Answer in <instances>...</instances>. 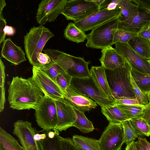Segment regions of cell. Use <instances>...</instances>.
Listing matches in <instances>:
<instances>
[{
	"label": "cell",
	"mask_w": 150,
	"mask_h": 150,
	"mask_svg": "<svg viewBox=\"0 0 150 150\" xmlns=\"http://www.w3.org/2000/svg\"><path fill=\"white\" fill-rule=\"evenodd\" d=\"M8 100L9 107L18 110L35 109L44 96L32 77H13L8 81Z\"/></svg>",
	"instance_id": "6da1fadb"
},
{
	"label": "cell",
	"mask_w": 150,
	"mask_h": 150,
	"mask_svg": "<svg viewBox=\"0 0 150 150\" xmlns=\"http://www.w3.org/2000/svg\"><path fill=\"white\" fill-rule=\"evenodd\" d=\"M131 69L126 62L123 67L113 70L105 69L108 82L115 100L121 98L136 99L131 81Z\"/></svg>",
	"instance_id": "7a4b0ae2"
},
{
	"label": "cell",
	"mask_w": 150,
	"mask_h": 150,
	"mask_svg": "<svg viewBox=\"0 0 150 150\" xmlns=\"http://www.w3.org/2000/svg\"><path fill=\"white\" fill-rule=\"evenodd\" d=\"M54 35L49 29L40 25L31 28L24 36L25 53L31 65H36L38 53L42 52L46 43Z\"/></svg>",
	"instance_id": "3957f363"
},
{
	"label": "cell",
	"mask_w": 150,
	"mask_h": 150,
	"mask_svg": "<svg viewBox=\"0 0 150 150\" xmlns=\"http://www.w3.org/2000/svg\"><path fill=\"white\" fill-rule=\"evenodd\" d=\"M121 15L95 28L87 35L86 46L101 49L112 46L114 34L118 29Z\"/></svg>",
	"instance_id": "277c9868"
},
{
	"label": "cell",
	"mask_w": 150,
	"mask_h": 150,
	"mask_svg": "<svg viewBox=\"0 0 150 150\" xmlns=\"http://www.w3.org/2000/svg\"><path fill=\"white\" fill-rule=\"evenodd\" d=\"M70 86L78 92L92 99L101 108L115 105V100L105 94L91 74L84 77H72Z\"/></svg>",
	"instance_id": "5b68a950"
},
{
	"label": "cell",
	"mask_w": 150,
	"mask_h": 150,
	"mask_svg": "<svg viewBox=\"0 0 150 150\" xmlns=\"http://www.w3.org/2000/svg\"><path fill=\"white\" fill-rule=\"evenodd\" d=\"M35 110L38 125L45 131L54 130L57 117L55 100L44 95Z\"/></svg>",
	"instance_id": "8992f818"
},
{
	"label": "cell",
	"mask_w": 150,
	"mask_h": 150,
	"mask_svg": "<svg viewBox=\"0 0 150 150\" xmlns=\"http://www.w3.org/2000/svg\"><path fill=\"white\" fill-rule=\"evenodd\" d=\"M100 10L92 0H67L61 13L67 20H82Z\"/></svg>",
	"instance_id": "52a82bcc"
},
{
	"label": "cell",
	"mask_w": 150,
	"mask_h": 150,
	"mask_svg": "<svg viewBox=\"0 0 150 150\" xmlns=\"http://www.w3.org/2000/svg\"><path fill=\"white\" fill-rule=\"evenodd\" d=\"M98 140L101 150H120L125 142L122 123L110 122Z\"/></svg>",
	"instance_id": "ba28073f"
},
{
	"label": "cell",
	"mask_w": 150,
	"mask_h": 150,
	"mask_svg": "<svg viewBox=\"0 0 150 150\" xmlns=\"http://www.w3.org/2000/svg\"><path fill=\"white\" fill-rule=\"evenodd\" d=\"M13 133L17 137L23 150H41L39 144L34 138L39 132L33 128L28 121L19 120L13 124Z\"/></svg>",
	"instance_id": "9c48e42d"
},
{
	"label": "cell",
	"mask_w": 150,
	"mask_h": 150,
	"mask_svg": "<svg viewBox=\"0 0 150 150\" xmlns=\"http://www.w3.org/2000/svg\"><path fill=\"white\" fill-rule=\"evenodd\" d=\"M67 0H42L38 5L36 19L40 25L54 22L61 13Z\"/></svg>",
	"instance_id": "30bf717a"
},
{
	"label": "cell",
	"mask_w": 150,
	"mask_h": 150,
	"mask_svg": "<svg viewBox=\"0 0 150 150\" xmlns=\"http://www.w3.org/2000/svg\"><path fill=\"white\" fill-rule=\"evenodd\" d=\"M32 77L44 95L54 100L64 98V94L57 83L40 67L33 66Z\"/></svg>",
	"instance_id": "8fae6325"
},
{
	"label": "cell",
	"mask_w": 150,
	"mask_h": 150,
	"mask_svg": "<svg viewBox=\"0 0 150 150\" xmlns=\"http://www.w3.org/2000/svg\"><path fill=\"white\" fill-rule=\"evenodd\" d=\"M115 49L129 65L135 70L145 74H150V64L135 52L128 43H117Z\"/></svg>",
	"instance_id": "7c38bea8"
},
{
	"label": "cell",
	"mask_w": 150,
	"mask_h": 150,
	"mask_svg": "<svg viewBox=\"0 0 150 150\" xmlns=\"http://www.w3.org/2000/svg\"><path fill=\"white\" fill-rule=\"evenodd\" d=\"M120 9L118 6L115 9L109 10L105 8L100 10L84 19L74 23L84 32L92 30L98 26L121 15Z\"/></svg>",
	"instance_id": "4fadbf2b"
},
{
	"label": "cell",
	"mask_w": 150,
	"mask_h": 150,
	"mask_svg": "<svg viewBox=\"0 0 150 150\" xmlns=\"http://www.w3.org/2000/svg\"><path fill=\"white\" fill-rule=\"evenodd\" d=\"M57 120L55 130L62 132L72 127L76 115L74 107L64 98L55 100Z\"/></svg>",
	"instance_id": "5bb4252c"
},
{
	"label": "cell",
	"mask_w": 150,
	"mask_h": 150,
	"mask_svg": "<svg viewBox=\"0 0 150 150\" xmlns=\"http://www.w3.org/2000/svg\"><path fill=\"white\" fill-rule=\"evenodd\" d=\"M64 98L77 110L84 112L97 106V103L78 92L70 85L64 93Z\"/></svg>",
	"instance_id": "9a60e30c"
},
{
	"label": "cell",
	"mask_w": 150,
	"mask_h": 150,
	"mask_svg": "<svg viewBox=\"0 0 150 150\" xmlns=\"http://www.w3.org/2000/svg\"><path fill=\"white\" fill-rule=\"evenodd\" d=\"M1 53L2 57L14 65L27 60L21 47L15 45L10 38L6 39L3 42Z\"/></svg>",
	"instance_id": "2e32d148"
},
{
	"label": "cell",
	"mask_w": 150,
	"mask_h": 150,
	"mask_svg": "<svg viewBox=\"0 0 150 150\" xmlns=\"http://www.w3.org/2000/svg\"><path fill=\"white\" fill-rule=\"evenodd\" d=\"M149 21L150 12L139 8L137 13L126 20L120 21L118 28L137 34L142 25Z\"/></svg>",
	"instance_id": "e0dca14e"
},
{
	"label": "cell",
	"mask_w": 150,
	"mask_h": 150,
	"mask_svg": "<svg viewBox=\"0 0 150 150\" xmlns=\"http://www.w3.org/2000/svg\"><path fill=\"white\" fill-rule=\"evenodd\" d=\"M101 52L99 59L101 66L105 69L113 70L125 65V60L112 46L103 49Z\"/></svg>",
	"instance_id": "ac0fdd59"
},
{
	"label": "cell",
	"mask_w": 150,
	"mask_h": 150,
	"mask_svg": "<svg viewBox=\"0 0 150 150\" xmlns=\"http://www.w3.org/2000/svg\"><path fill=\"white\" fill-rule=\"evenodd\" d=\"M90 71L91 74L105 94L110 99L114 100L108 82L105 68L101 66H92Z\"/></svg>",
	"instance_id": "d6986e66"
},
{
	"label": "cell",
	"mask_w": 150,
	"mask_h": 150,
	"mask_svg": "<svg viewBox=\"0 0 150 150\" xmlns=\"http://www.w3.org/2000/svg\"><path fill=\"white\" fill-rule=\"evenodd\" d=\"M128 44L142 57L147 60L150 59V42L149 40L137 35L131 39Z\"/></svg>",
	"instance_id": "ffe728a7"
},
{
	"label": "cell",
	"mask_w": 150,
	"mask_h": 150,
	"mask_svg": "<svg viewBox=\"0 0 150 150\" xmlns=\"http://www.w3.org/2000/svg\"><path fill=\"white\" fill-rule=\"evenodd\" d=\"M73 66L68 70L67 73L72 77L82 78L90 74L88 68L89 62L86 61L83 57L74 56Z\"/></svg>",
	"instance_id": "44dd1931"
},
{
	"label": "cell",
	"mask_w": 150,
	"mask_h": 150,
	"mask_svg": "<svg viewBox=\"0 0 150 150\" xmlns=\"http://www.w3.org/2000/svg\"><path fill=\"white\" fill-rule=\"evenodd\" d=\"M101 108L102 112L109 122L120 123L129 120L126 114L115 105Z\"/></svg>",
	"instance_id": "7402d4cb"
},
{
	"label": "cell",
	"mask_w": 150,
	"mask_h": 150,
	"mask_svg": "<svg viewBox=\"0 0 150 150\" xmlns=\"http://www.w3.org/2000/svg\"><path fill=\"white\" fill-rule=\"evenodd\" d=\"M64 36L67 40L77 43L84 42L87 38L85 32L72 22L68 23L65 29Z\"/></svg>",
	"instance_id": "603a6c76"
},
{
	"label": "cell",
	"mask_w": 150,
	"mask_h": 150,
	"mask_svg": "<svg viewBox=\"0 0 150 150\" xmlns=\"http://www.w3.org/2000/svg\"><path fill=\"white\" fill-rule=\"evenodd\" d=\"M72 140L75 145L82 150H101L98 140L95 139L74 134Z\"/></svg>",
	"instance_id": "cb8c5ba5"
},
{
	"label": "cell",
	"mask_w": 150,
	"mask_h": 150,
	"mask_svg": "<svg viewBox=\"0 0 150 150\" xmlns=\"http://www.w3.org/2000/svg\"><path fill=\"white\" fill-rule=\"evenodd\" d=\"M131 74L141 90L144 93L150 94V74L141 73L131 68Z\"/></svg>",
	"instance_id": "d4e9b609"
},
{
	"label": "cell",
	"mask_w": 150,
	"mask_h": 150,
	"mask_svg": "<svg viewBox=\"0 0 150 150\" xmlns=\"http://www.w3.org/2000/svg\"><path fill=\"white\" fill-rule=\"evenodd\" d=\"M74 108L76 113V118L73 126L78 128L83 133H88L93 131L95 129L93 123L87 118L84 112L74 107Z\"/></svg>",
	"instance_id": "484cf974"
},
{
	"label": "cell",
	"mask_w": 150,
	"mask_h": 150,
	"mask_svg": "<svg viewBox=\"0 0 150 150\" xmlns=\"http://www.w3.org/2000/svg\"><path fill=\"white\" fill-rule=\"evenodd\" d=\"M0 143L5 150H23L18 140L1 127H0Z\"/></svg>",
	"instance_id": "4316f807"
},
{
	"label": "cell",
	"mask_w": 150,
	"mask_h": 150,
	"mask_svg": "<svg viewBox=\"0 0 150 150\" xmlns=\"http://www.w3.org/2000/svg\"><path fill=\"white\" fill-rule=\"evenodd\" d=\"M142 114L129 119L131 124L138 137L150 136V127L142 117Z\"/></svg>",
	"instance_id": "83f0119b"
},
{
	"label": "cell",
	"mask_w": 150,
	"mask_h": 150,
	"mask_svg": "<svg viewBox=\"0 0 150 150\" xmlns=\"http://www.w3.org/2000/svg\"><path fill=\"white\" fill-rule=\"evenodd\" d=\"M118 6L121 12V21L127 20L137 13L139 10L138 6L133 4L131 0H119Z\"/></svg>",
	"instance_id": "f1b7e54d"
},
{
	"label": "cell",
	"mask_w": 150,
	"mask_h": 150,
	"mask_svg": "<svg viewBox=\"0 0 150 150\" xmlns=\"http://www.w3.org/2000/svg\"><path fill=\"white\" fill-rule=\"evenodd\" d=\"M54 131L55 136L54 138L47 137L38 142L41 150H61L58 137L59 132L56 130Z\"/></svg>",
	"instance_id": "f546056e"
},
{
	"label": "cell",
	"mask_w": 150,
	"mask_h": 150,
	"mask_svg": "<svg viewBox=\"0 0 150 150\" xmlns=\"http://www.w3.org/2000/svg\"><path fill=\"white\" fill-rule=\"evenodd\" d=\"M125 113L129 119L142 114L145 106L115 105Z\"/></svg>",
	"instance_id": "4dcf8cb0"
},
{
	"label": "cell",
	"mask_w": 150,
	"mask_h": 150,
	"mask_svg": "<svg viewBox=\"0 0 150 150\" xmlns=\"http://www.w3.org/2000/svg\"><path fill=\"white\" fill-rule=\"evenodd\" d=\"M137 35V34L118 28L114 34L113 44L128 43L131 39Z\"/></svg>",
	"instance_id": "1f68e13d"
},
{
	"label": "cell",
	"mask_w": 150,
	"mask_h": 150,
	"mask_svg": "<svg viewBox=\"0 0 150 150\" xmlns=\"http://www.w3.org/2000/svg\"><path fill=\"white\" fill-rule=\"evenodd\" d=\"M40 68L56 82L59 74L64 71L59 65L52 60L49 64Z\"/></svg>",
	"instance_id": "d6a6232c"
},
{
	"label": "cell",
	"mask_w": 150,
	"mask_h": 150,
	"mask_svg": "<svg viewBox=\"0 0 150 150\" xmlns=\"http://www.w3.org/2000/svg\"><path fill=\"white\" fill-rule=\"evenodd\" d=\"M122 123L123 127L125 143L126 144L134 140L138 137L136 134L129 120L122 122Z\"/></svg>",
	"instance_id": "836d02e7"
},
{
	"label": "cell",
	"mask_w": 150,
	"mask_h": 150,
	"mask_svg": "<svg viewBox=\"0 0 150 150\" xmlns=\"http://www.w3.org/2000/svg\"><path fill=\"white\" fill-rule=\"evenodd\" d=\"M131 81L136 99L142 106L147 105L150 101V94L143 92L137 86L131 75Z\"/></svg>",
	"instance_id": "e575fe53"
},
{
	"label": "cell",
	"mask_w": 150,
	"mask_h": 150,
	"mask_svg": "<svg viewBox=\"0 0 150 150\" xmlns=\"http://www.w3.org/2000/svg\"><path fill=\"white\" fill-rule=\"evenodd\" d=\"M72 78V77L64 71L59 73L58 75L56 82L64 94L70 86Z\"/></svg>",
	"instance_id": "d590c367"
},
{
	"label": "cell",
	"mask_w": 150,
	"mask_h": 150,
	"mask_svg": "<svg viewBox=\"0 0 150 150\" xmlns=\"http://www.w3.org/2000/svg\"><path fill=\"white\" fill-rule=\"evenodd\" d=\"M61 150H80L74 144L72 139L58 136Z\"/></svg>",
	"instance_id": "8d00e7d4"
},
{
	"label": "cell",
	"mask_w": 150,
	"mask_h": 150,
	"mask_svg": "<svg viewBox=\"0 0 150 150\" xmlns=\"http://www.w3.org/2000/svg\"><path fill=\"white\" fill-rule=\"evenodd\" d=\"M37 63L35 66L40 67L50 63L52 60L47 54L40 52L37 56Z\"/></svg>",
	"instance_id": "74e56055"
},
{
	"label": "cell",
	"mask_w": 150,
	"mask_h": 150,
	"mask_svg": "<svg viewBox=\"0 0 150 150\" xmlns=\"http://www.w3.org/2000/svg\"><path fill=\"white\" fill-rule=\"evenodd\" d=\"M137 35L146 39H150V21L142 25Z\"/></svg>",
	"instance_id": "f35d334b"
},
{
	"label": "cell",
	"mask_w": 150,
	"mask_h": 150,
	"mask_svg": "<svg viewBox=\"0 0 150 150\" xmlns=\"http://www.w3.org/2000/svg\"><path fill=\"white\" fill-rule=\"evenodd\" d=\"M119 104L125 105H141L136 99L128 98H121L115 100V105Z\"/></svg>",
	"instance_id": "ab89813d"
},
{
	"label": "cell",
	"mask_w": 150,
	"mask_h": 150,
	"mask_svg": "<svg viewBox=\"0 0 150 150\" xmlns=\"http://www.w3.org/2000/svg\"><path fill=\"white\" fill-rule=\"evenodd\" d=\"M6 25L5 19L3 16V13L0 15V45L5 40L6 35L4 32V29Z\"/></svg>",
	"instance_id": "60d3db41"
},
{
	"label": "cell",
	"mask_w": 150,
	"mask_h": 150,
	"mask_svg": "<svg viewBox=\"0 0 150 150\" xmlns=\"http://www.w3.org/2000/svg\"><path fill=\"white\" fill-rule=\"evenodd\" d=\"M5 67L1 58L0 59V89H5Z\"/></svg>",
	"instance_id": "b9f144b4"
},
{
	"label": "cell",
	"mask_w": 150,
	"mask_h": 150,
	"mask_svg": "<svg viewBox=\"0 0 150 150\" xmlns=\"http://www.w3.org/2000/svg\"><path fill=\"white\" fill-rule=\"evenodd\" d=\"M132 2L137 5L138 7L150 12V0H132Z\"/></svg>",
	"instance_id": "7bdbcfd3"
},
{
	"label": "cell",
	"mask_w": 150,
	"mask_h": 150,
	"mask_svg": "<svg viewBox=\"0 0 150 150\" xmlns=\"http://www.w3.org/2000/svg\"><path fill=\"white\" fill-rule=\"evenodd\" d=\"M119 1V0H106L104 3L105 8L109 10H115L117 7Z\"/></svg>",
	"instance_id": "ee69618b"
},
{
	"label": "cell",
	"mask_w": 150,
	"mask_h": 150,
	"mask_svg": "<svg viewBox=\"0 0 150 150\" xmlns=\"http://www.w3.org/2000/svg\"><path fill=\"white\" fill-rule=\"evenodd\" d=\"M142 118L150 125V101L148 104L145 106L142 115Z\"/></svg>",
	"instance_id": "f6af8a7d"
},
{
	"label": "cell",
	"mask_w": 150,
	"mask_h": 150,
	"mask_svg": "<svg viewBox=\"0 0 150 150\" xmlns=\"http://www.w3.org/2000/svg\"><path fill=\"white\" fill-rule=\"evenodd\" d=\"M4 32L6 35L13 36L15 34L16 30L12 26L6 25L4 28Z\"/></svg>",
	"instance_id": "bcb514c9"
},
{
	"label": "cell",
	"mask_w": 150,
	"mask_h": 150,
	"mask_svg": "<svg viewBox=\"0 0 150 150\" xmlns=\"http://www.w3.org/2000/svg\"><path fill=\"white\" fill-rule=\"evenodd\" d=\"M139 140L144 146L145 150H150V143L145 138L139 137L138 138Z\"/></svg>",
	"instance_id": "7dc6e473"
},
{
	"label": "cell",
	"mask_w": 150,
	"mask_h": 150,
	"mask_svg": "<svg viewBox=\"0 0 150 150\" xmlns=\"http://www.w3.org/2000/svg\"><path fill=\"white\" fill-rule=\"evenodd\" d=\"M47 135L45 133L40 134L38 133H36L34 135V139L37 142L41 140H43L47 137Z\"/></svg>",
	"instance_id": "c3c4849f"
},
{
	"label": "cell",
	"mask_w": 150,
	"mask_h": 150,
	"mask_svg": "<svg viewBox=\"0 0 150 150\" xmlns=\"http://www.w3.org/2000/svg\"><path fill=\"white\" fill-rule=\"evenodd\" d=\"M134 141H133L127 144L125 150H137Z\"/></svg>",
	"instance_id": "681fc988"
},
{
	"label": "cell",
	"mask_w": 150,
	"mask_h": 150,
	"mask_svg": "<svg viewBox=\"0 0 150 150\" xmlns=\"http://www.w3.org/2000/svg\"><path fill=\"white\" fill-rule=\"evenodd\" d=\"M135 144L137 150H145L144 146L139 140L135 142Z\"/></svg>",
	"instance_id": "f907efd6"
},
{
	"label": "cell",
	"mask_w": 150,
	"mask_h": 150,
	"mask_svg": "<svg viewBox=\"0 0 150 150\" xmlns=\"http://www.w3.org/2000/svg\"><path fill=\"white\" fill-rule=\"evenodd\" d=\"M6 5V3L5 0H0V15L2 13L3 10Z\"/></svg>",
	"instance_id": "816d5d0a"
},
{
	"label": "cell",
	"mask_w": 150,
	"mask_h": 150,
	"mask_svg": "<svg viewBox=\"0 0 150 150\" xmlns=\"http://www.w3.org/2000/svg\"><path fill=\"white\" fill-rule=\"evenodd\" d=\"M47 136L48 138L50 139H53L55 136V133L54 132L50 131L47 134Z\"/></svg>",
	"instance_id": "f5cc1de1"
},
{
	"label": "cell",
	"mask_w": 150,
	"mask_h": 150,
	"mask_svg": "<svg viewBox=\"0 0 150 150\" xmlns=\"http://www.w3.org/2000/svg\"><path fill=\"white\" fill-rule=\"evenodd\" d=\"M92 1L100 8L101 5L105 1V0H92Z\"/></svg>",
	"instance_id": "db71d44e"
},
{
	"label": "cell",
	"mask_w": 150,
	"mask_h": 150,
	"mask_svg": "<svg viewBox=\"0 0 150 150\" xmlns=\"http://www.w3.org/2000/svg\"><path fill=\"white\" fill-rule=\"evenodd\" d=\"M0 150H5V149L2 145L0 143Z\"/></svg>",
	"instance_id": "11a10c76"
},
{
	"label": "cell",
	"mask_w": 150,
	"mask_h": 150,
	"mask_svg": "<svg viewBox=\"0 0 150 150\" xmlns=\"http://www.w3.org/2000/svg\"><path fill=\"white\" fill-rule=\"evenodd\" d=\"M148 62L150 63V59H149V60H148Z\"/></svg>",
	"instance_id": "9f6ffc18"
},
{
	"label": "cell",
	"mask_w": 150,
	"mask_h": 150,
	"mask_svg": "<svg viewBox=\"0 0 150 150\" xmlns=\"http://www.w3.org/2000/svg\"><path fill=\"white\" fill-rule=\"evenodd\" d=\"M149 42H150V39L149 40Z\"/></svg>",
	"instance_id": "6f0895ef"
},
{
	"label": "cell",
	"mask_w": 150,
	"mask_h": 150,
	"mask_svg": "<svg viewBox=\"0 0 150 150\" xmlns=\"http://www.w3.org/2000/svg\"><path fill=\"white\" fill-rule=\"evenodd\" d=\"M80 149V150H81V149Z\"/></svg>",
	"instance_id": "680465c9"
},
{
	"label": "cell",
	"mask_w": 150,
	"mask_h": 150,
	"mask_svg": "<svg viewBox=\"0 0 150 150\" xmlns=\"http://www.w3.org/2000/svg\"><path fill=\"white\" fill-rule=\"evenodd\" d=\"M149 126H150V125Z\"/></svg>",
	"instance_id": "91938a15"
}]
</instances>
